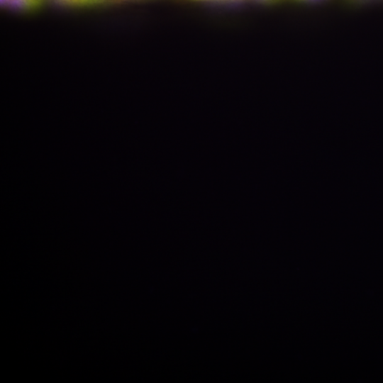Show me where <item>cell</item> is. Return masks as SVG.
<instances>
[{
    "label": "cell",
    "mask_w": 383,
    "mask_h": 383,
    "mask_svg": "<svg viewBox=\"0 0 383 383\" xmlns=\"http://www.w3.org/2000/svg\"><path fill=\"white\" fill-rule=\"evenodd\" d=\"M147 0H112V4L123 3V2H133V1H141Z\"/></svg>",
    "instance_id": "obj_3"
},
{
    "label": "cell",
    "mask_w": 383,
    "mask_h": 383,
    "mask_svg": "<svg viewBox=\"0 0 383 383\" xmlns=\"http://www.w3.org/2000/svg\"><path fill=\"white\" fill-rule=\"evenodd\" d=\"M256 1H262V2H273L278 0H256Z\"/></svg>",
    "instance_id": "obj_4"
},
{
    "label": "cell",
    "mask_w": 383,
    "mask_h": 383,
    "mask_svg": "<svg viewBox=\"0 0 383 383\" xmlns=\"http://www.w3.org/2000/svg\"><path fill=\"white\" fill-rule=\"evenodd\" d=\"M47 1V0H0L1 7L26 13L41 9Z\"/></svg>",
    "instance_id": "obj_1"
},
{
    "label": "cell",
    "mask_w": 383,
    "mask_h": 383,
    "mask_svg": "<svg viewBox=\"0 0 383 383\" xmlns=\"http://www.w3.org/2000/svg\"><path fill=\"white\" fill-rule=\"evenodd\" d=\"M59 6L71 8H88L111 4L112 0H47Z\"/></svg>",
    "instance_id": "obj_2"
}]
</instances>
